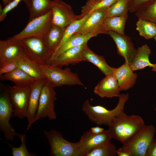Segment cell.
<instances>
[{
	"label": "cell",
	"instance_id": "cell-1",
	"mask_svg": "<svg viewBox=\"0 0 156 156\" xmlns=\"http://www.w3.org/2000/svg\"><path fill=\"white\" fill-rule=\"evenodd\" d=\"M142 118L137 115H129L122 112L115 116L108 126L112 139L122 144L145 125Z\"/></svg>",
	"mask_w": 156,
	"mask_h": 156
},
{
	"label": "cell",
	"instance_id": "cell-2",
	"mask_svg": "<svg viewBox=\"0 0 156 156\" xmlns=\"http://www.w3.org/2000/svg\"><path fill=\"white\" fill-rule=\"evenodd\" d=\"M116 107L111 110L100 105L92 106L88 99L83 102L82 107L83 112L91 122L98 126L103 125L108 126L116 116L124 112L126 103L128 100L129 94H120Z\"/></svg>",
	"mask_w": 156,
	"mask_h": 156
},
{
	"label": "cell",
	"instance_id": "cell-3",
	"mask_svg": "<svg viewBox=\"0 0 156 156\" xmlns=\"http://www.w3.org/2000/svg\"><path fill=\"white\" fill-rule=\"evenodd\" d=\"M156 131L153 125H145L118 149L128 153L130 156H145Z\"/></svg>",
	"mask_w": 156,
	"mask_h": 156
},
{
	"label": "cell",
	"instance_id": "cell-4",
	"mask_svg": "<svg viewBox=\"0 0 156 156\" xmlns=\"http://www.w3.org/2000/svg\"><path fill=\"white\" fill-rule=\"evenodd\" d=\"M43 132L49 145L51 156H83L78 142H69L61 132L55 130Z\"/></svg>",
	"mask_w": 156,
	"mask_h": 156
},
{
	"label": "cell",
	"instance_id": "cell-5",
	"mask_svg": "<svg viewBox=\"0 0 156 156\" xmlns=\"http://www.w3.org/2000/svg\"><path fill=\"white\" fill-rule=\"evenodd\" d=\"M39 66L44 78L54 87L64 85L84 86L78 75L72 72L69 68L62 69L50 65Z\"/></svg>",
	"mask_w": 156,
	"mask_h": 156
},
{
	"label": "cell",
	"instance_id": "cell-6",
	"mask_svg": "<svg viewBox=\"0 0 156 156\" xmlns=\"http://www.w3.org/2000/svg\"><path fill=\"white\" fill-rule=\"evenodd\" d=\"M27 56L38 65H49L53 55L42 38L31 37L21 40Z\"/></svg>",
	"mask_w": 156,
	"mask_h": 156
},
{
	"label": "cell",
	"instance_id": "cell-7",
	"mask_svg": "<svg viewBox=\"0 0 156 156\" xmlns=\"http://www.w3.org/2000/svg\"><path fill=\"white\" fill-rule=\"evenodd\" d=\"M14 108L10 101L6 86L0 83V131L3 133L5 139L13 141L17 136L14 127L10 123L12 117Z\"/></svg>",
	"mask_w": 156,
	"mask_h": 156
},
{
	"label": "cell",
	"instance_id": "cell-8",
	"mask_svg": "<svg viewBox=\"0 0 156 156\" xmlns=\"http://www.w3.org/2000/svg\"><path fill=\"white\" fill-rule=\"evenodd\" d=\"M54 88L46 79L41 90L38 110L32 124L40 118L47 117L51 120L56 119L55 103L56 93Z\"/></svg>",
	"mask_w": 156,
	"mask_h": 156
},
{
	"label": "cell",
	"instance_id": "cell-9",
	"mask_svg": "<svg viewBox=\"0 0 156 156\" xmlns=\"http://www.w3.org/2000/svg\"><path fill=\"white\" fill-rule=\"evenodd\" d=\"M52 24L51 10L45 14L29 21L21 32L10 38L13 40H21L31 37L43 38L49 30Z\"/></svg>",
	"mask_w": 156,
	"mask_h": 156
},
{
	"label": "cell",
	"instance_id": "cell-10",
	"mask_svg": "<svg viewBox=\"0 0 156 156\" xmlns=\"http://www.w3.org/2000/svg\"><path fill=\"white\" fill-rule=\"evenodd\" d=\"M14 108L12 117L20 119L27 117L31 86H6Z\"/></svg>",
	"mask_w": 156,
	"mask_h": 156
},
{
	"label": "cell",
	"instance_id": "cell-11",
	"mask_svg": "<svg viewBox=\"0 0 156 156\" xmlns=\"http://www.w3.org/2000/svg\"><path fill=\"white\" fill-rule=\"evenodd\" d=\"M52 2V22L54 25L64 29L79 20L71 6L60 0H53Z\"/></svg>",
	"mask_w": 156,
	"mask_h": 156
},
{
	"label": "cell",
	"instance_id": "cell-12",
	"mask_svg": "<svg viewBox=\"0 0 156 156\" xmlns=\"http://www.w3.org/2000/svg\"><path fill=\"white\" fill-rule=\"evenodd\" d=\"M112 139L108 129L98 134L93 133L90 130L83 134L78 142L83 156H86L91 150L108 144Z\"/></svg>",
	"mask_w": 156,
	"mask_h": 156
},
{
	"label": "cell",
	"instance_id": "cell-13",
	"mask_svg": "<svg viewBox=\"0 0 156 156\" xmlns=\"http://www.w3.org/2000/svg\"><path fill=\"white\" fill-rule=\"evenodd\" d=\"M107 9L97 10L90 12L88 18L74 34H90L95 37L99 34H104L102 26L107 17Z\"/></svg>",
	"mask_w": 156,
	"mask_h": 156
},
{
	"label": "cell",
	"instance_id": "cell-14",
	"mask_svg": "<svg viewBox=\"0 0 156 156\" xmlns=\"http://www.w3.org/2000/svg\"><path fill=\"white\" fill-rule=\"evenodd\" d=\"M27 56L21 40H13L10 38L0 40V64L15 60H18Z\"/></svg>",
	"mask_w": 156,
	"mask_h": 156
},
{
	"label": "cell",
	"instance_id": "cell-15",
	"mask_svg": "<svg viewBox=\"0 0 156 156\" xmlns=\"http://www.w3.org/2000/svg\"><path fill=\"white\" fill-rule=\"evenodd\" d=\"M108 33L115 43L117 53L124 57L125 62L130 65L137 50L131 38L127 36L120 35L112 31H109Z\"/></svg>",
	"mask_w": 156,
	"mask_h": 156
},
{
	"label": "cell",
	"instance_id": "cell-16",
	"mask_svg": "<svg viewBox=\"0 0 156 156\" xmlns=\"http://www.w3.org/2000/svg\"><path fill=\"white\" fill-rule=\"evenodd\" d=\"M87 43L68 49L51 60L49 65L62 67L64 66L75 65L81 61H85L82 52Z\"/></svg>",
	"mask_w": 156,
	"mask_h": 156
},
{
	"label": "cell",
	"instance_id": "cell-17",
	"mask_svg": "<svg viewBox=\"0 0 156 156\" xmlns=\"http://www.w3.org/2000/svg\"><path fill=\"white\" fill-rule=\"evenodd\" d=\"M120 90L114 74L106 75L95 87L94 93L101 98L118 97Z\"/></svg>",
	"mask_w": 156,
	"mask_h": 156
},
{
	"label": "cell",
	"instance_id": "cell-18",
	"mask_svg": "<svg viewBox=\"0 0 156 156\" xmlns=\"http://www.w3.org/2000/svg\"><path fill=\"white\" fill-rule=\"evenodd\" d=\"M113 74L117 79L120 91L133 87L137 78V74L133 72L129 64L125 62L116 68Z\"/></svg>",
	"mask_w": 156,
	"mask_h": 156
},
{
	"label": "cell",
	"instance_id": "cell-19",
	"mask_svg": "<svg viewBox=\"0 0 156 156\" xmlns=\"http://www.w3.org/2000/svg\"><path fill=\"white\" fill-rule=\"evenodd\" d=\"M46 79L37 80L31 86L28 108L27 118L28 124L27 130H28L32 125L38 110L40 96L43 86Z\"/></svg>",
	"mask_w": 156,
	"mask_h": 156
},
{
	"label": "cell",
	"instance_id": "cell-20",
	"mask_svg": "<svg viewBox=\"0 0 156 156\" xmlns=\"http://www.w3.org/2000/svg\"><path fill=\"white\" fill-rule=\"evenodd\" d=\"M82 54L85 61L95 65L105 76L114 74L116 68L109 66L103 56L95 53L88 47L87 44L83 49Z\"/></svg>",
	"mask_w": 156,
	"mask_h": 156
},
{
	"label": "cell",
	"instance_id": "cell-21",
	"mask_svg": "<svg viewBox=\"0 0 156 156\" xmlns=\"http://www.w3.org/2000/svg\"><path fill=\"white\" fill-rule=\"evenodd\" d=\"M26 4L29 13V21L43 15L51 10L50 0H22Z\"/></svg>",
	"mask_w": 156,
	"mask_h": 156
},
{
	"label": "cell",
	"instance_id": "cell-22",
	"mask_svg": "<svg viewBox=\"0 0 156 156\" xmlns=\"http://www.w3.org/2000/svg\"><path fill=\"white\" fill-rule=\"evenodd\" d=\"M1 80H9L18 86H31L36 82V79L19 68L7 73L0 75Z\"/></svg>",
	"mask_w": 156,
	"mask_h": 156
},
{
	"label": "cell",
	"instance_id": "cell-23",
	"mask_svg": "<svg viewBox=\"0 0 156 156\" xmlns=\"http://www.w3.org/2000/svg\"><path fill=\"white\" fill-rule=\"evenodd\" d=\"M151 52V50L147 44L143 45L137 49L133 61L130 65L133 72L147 67H153V64L151 63L149 60Z\"/></svg>",
	"mask_w": 156,
	"mask_h": 156
},
{
	"label": "cell",
	"instance_id": "cell-24",
	"mask_svg": "<svg viewBox=\"0 0 156 156\" xmlns=\"http://www.w3.org/2000/svg\"><path fill=\"white\" fill-rule=\"evenodd\" d=\"M65 30V29L53 24L49 30L43 38L46 46L53 55L62 40Z\"/></svg>",
	"mask_w": 156,
	"mask_h": 156
},
{
	"label": "cell",
	"instance_id": "cell-25",
	"mask_svg": "<svg viewBox=\"0 0 156 156\" xmlns=\"http://www.w3.org/2000/svg\"><path fill=\"white\" fill-rule=\"evenodd\" d=\"M128 14L124 16L106 17L102 24V29L104 34H108V31L115 32L125 35V25Z\"/></svg>",
	"mask_w": 156,
	"mask_h": 156
},
{
	"label": "cell",
	"instance_id": "cell-26",
	"mask_svg": "<svg viewBox=\"0 0 156 156\" xmlns=\"http://www.w3.org/2000/svg\"><path fill=\"white\" fill-rule=\"evenodd\" d=\"M93 37V36L90 34H73L53 54L51 61L68 49L87 42Z\"/></svg>",
	"mask_w": 156,
	"mask_h": 156
},
{
	"label": "cell",
	"instance_id": "cell-27",
	"mask_svg": "<svg viewBox=\"0 0 156 156\" xmlns=\"http://www.w3.org/2000/svg\"><path fill=\"white\" fill-rule=\"evenodd\" d=\"M18 64L19 68L36 80L45 79L42 74L39 65L27 56L20 58L18 61Z\"/></svg>",
	"mask_w": 156,
	"mask_h": 156
},
{
	"label": "cell",
	"instance_id": "cell-28",
	"mask_svg": "<svg viewBox=\"0 0 156 156\" xmlns=\"http://www.w3.org/2000/svg\"><path fill=\"white\" fill-rule=\"evenodd\" d=\"M135 13L138 18L156 23V0H152L141 6Z\"/></svg>",
	"mask_w": 156,
	"mask_h": 156
},
{
	"label": "cell",
	"instance_id": "cell-29",
	"mask_svg": "<svg viewBox=\"0 0 156 156\" xmlns=\"http://www.w3.org/2000/svg\"><path fill=\"white\" fill-rule=\"evenodd\" d=\"M136 25L139 35L146 39L153 38L156 35V23L138 18Z\"/></svg>",
	"mask_w": 156,
	"mask_h": 156
},
{
	"label": "cell",
	"instance_id": "cell-30",
	"mask_svg": "<svg viewBox=\"0 0 156 156\" xmlns=\"http://www.w3.org/2000/svg\"><path fill=\"white\" fill-rule=\"evenodd\" d=\"M129 0H117L107 8V17L124 16L127 14Z\"/></svg>",
	"mask_w": 156,
	"mask_h": 156
},
{
	"label": "cell",
	"instance_id": "cell-31",
	"mask_svg": "<svg viewBox=\"0 0 156 156\" xmlns=\"http://www.w3.org/2000/svg\"><path fill=\"white\" fill-rule=\"evenodd\" d=\"M20 138L21 143L18 147H14L8 142L1 138L0 140L4 141L9 146L12 150L10 155L13 156H35L36 154L35 153L29 152L26 147V141L27 138L25 134H19L17 133V136Z\"/></svg>",
	"mask_w": 156,
	"mask_h": 156
},
{
	"label": "cell",
	"instance_id": "cell-32",
	"mask_svg": "<svg viewBox=\"0 0 156 156\" xmlns=\"http://www.w3.org/2000/svg\"><path fill=\"white\" fill-rule=\"evenodd\" d=\"M116 146L110 142L93 148L86 156H116Z\"/></svg>",
	"mask_w": 156,
	"mask_h": 156
},
{
	"label": "cell",
	"instance_id": "cell-33",
	"mask_svg": "<svg viewBox=\"0 0 156 156\" xmlns=\"http://www.w3.org/2000/svg\"><path fill=\"white\" fill-rule=\"evenodd\" d=\"M89 15L90 13L82 18L74 21L66 28L63 38L56 51L79 29Z\"/></svg>",
	"mask_w": 156,
	"mask_h": 156
},
{
	"label": "cell",
	"instance_id": "cell-34",
	"mask_svg": "<svg viewBox=\"0 0 156 156\" xmlns=\"http://www.w3.org/2000/svg\"><path fill=\"white\" fill-rule=\"evenodd\" d=\"M117 0H101L99 2L86 8H81V13L78 15L80 19L87 14L97 10L108 8Z\"/></svg>",
	"mask_w": 156,
	"mask_h": 156
},
{
	"label": "cell",
	"instance_id": "cell-35",
	"mask_svg": "<svg viewBox=\"0 0 156 156\" xmlns=\"http://www.w3.org/2000/svg\"><path fill=\"white\" fill-rule=\"evenodd\" d=\"M18 60L9 61L0 64V75L9 73L18 68Z\"/></svg>",
	"mask_w": 156,
	"mask_h": 156
},
{
	"label": "cell",
	"instance_id": "cell-36",
	"mask_svg": "<svg viewBox=\"0 0 156 156\" xmlns=\"http://www.w3.org/2000/svg\"><path fill=\"white\" fill-rule=\"evenodd\" d=\"M152 0H129V11L131 12H135L138 8Z\"/></svg>",
	"mask_w": 156,
	"mask_h": 156
},
{
	"label": "cell",
	"instance_id": "cell-37",
	"mask_svg": "<svg viewBox=\"0 0 156 156\" xmlns=\"http://www.w3.org/2000/svg\"><path fill=\"white\" fill-rule=\"evenodd\" d=\"M145 156H156V138H153L152 140Z\"/></svg>",
	"mask_w": 156,
	"mask_h": 156
},
{
	"label": "cell",
	"instance_id": "cell-38",
	"mask_svg": "<svg viewBox=\"0 0 156 156\" xmlns=\"http://www.w3.org/2000/svg\"><path fill=\"white\" fill-rule=\"evenodd\" d=\"M90 130L92 133L95 134H98L103 132L105 129L102 127L99 126H96L91 127Z\"/></svg>",
	"mask_w": 156,
	"mask_h": 156
},
{
	"label": "cell",
	"instance_id": "cell-39",
	"mask_svg": "<svg viewBox=\"0 0 156 156\" xmlns=\"http://www.w3.org/2000/svg\"><path fill=\"white\" fill-rule=\"evenodd\" d=\"M101 0H88L82 8H86L94 4Z\"/></svg>",
	"mask_w": 156,
	"mask_h": 156
},
{
	"label": "cell",
	"instance_id": "cell-40",
	"mask_svg": "<svg viewBox=\"0 0 156 156\" xmlns=\"http://www.w3.org/2000/svg\"><path fill=\"white\" fill-rule=\"evenodd\" d=\"M117 155L118 156H130L129 153L117 149Z\"/></svg>",
	"mask_w": 156,
	"mask_h": 156
},
{
	"label": "cell",
	"instance_id": "cell-41",
	"mask_svg": "<svg viewBox=\"0 0 156 156\" xmlns=\"http://www.w3.org/2000/svg\"><path fill=\"white\" fill-rule=\"evenodd\" d=\"M4 4V7L8 4L10 2L9 0H2Z\"/></svg>",
	"mask_w": 156,
	"mask_h": 156
},
{
	"label": "cell",
	"instance_id": "cell-42",
	"mask_svg": "<svg viewBox=\"0 0 156 156\" xmlns=\"http://www.w3.org/2000/svg\"><path fill=\"white\" fill-rule=\"evenodd\" d=\"M152 68V71L156 72V64H153V66Z\"/></svg>",
	"mask_w": 156,
	"mask_h": 156
},
{
	"label": "cell",
	"instance_id": "cell-43",
	"mask_svg": "<svg viewBox=\"0 0 156 156\" xmlns=\"http://www.w3.org/2000/svg\"><path fill=\"white\" fill-rule=\"evenodd\" d=\"M154 110H155V111L156 113V105L155 106V108H154Z\"/></svg>",
	"mask_w": 156,
	"mask_h": 156
},
{
	"label": "cell",
	"instance_id": "cell-44",
	"mask_svg": "<svg viewBox=\"0 0 156 156\" xmlns=\"http://www.w3.org/2000/svg\"><path fill=\"white\" fill-rule=\"evenodd\" d=\"M154 38V39L156 41V35L154 37V38Z\"/></svg>",
	"mask_w": 156,
	"mask_h": 156
},
{
	"label": "cell",
	"instance_id": "cell-45",
	"mask_svg": "<svg viewBox=\"0 0 156 156\" xmlns=\"http://www.w3.org/2000/svg\"><path fill=\"white\" fill-rule=\"evenodd\" d=\"M9 0L11 2L12 1H13L14 0Z\"/></svg>",
	"mask_w": 156,
	"mask_h": 156
}]
</instances>
